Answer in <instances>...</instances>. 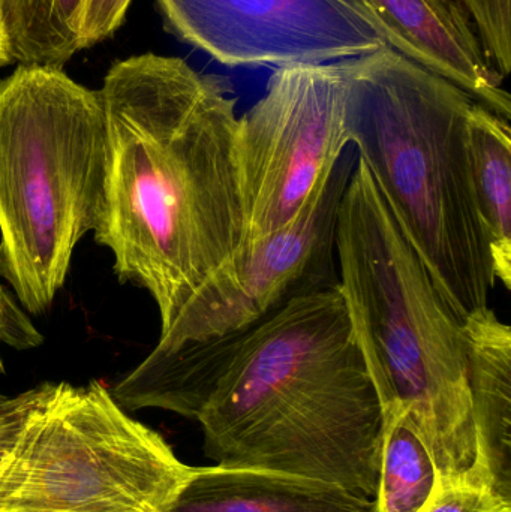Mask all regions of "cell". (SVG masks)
<instances>
[{
  "mask_svg": "<svg viewBox=\"0 0 511 512\" xmlns=\"http://www.w3.org/2000/svg\"><path fill=\"white\" fill-rule=\"evenodd\" d=\"M99 92L110 155L95 242L120 282L150 292L162 333L242 245L237 98L228 78L153 53L114 63Z\"/></svg>",
  "mask_w": 511,
  "mask_h": 512,
  "instance_id": "6da1fadb",
  "label": "cell"
},
{
  "mask_svg": "<svg viewBox=\"0 0 511 512\" xmlns=\"http://www.w3.org/2000/svg\"><path fill=\"white\" fill-rule=\"evenodd\" d=\"M216 465L377 498L383 406L339 283L246 331L198 417Z\"/></svg>",
  "mask_w": 511,
  "mask_h": 512,
  "instance_id": "7a4b0ae2",
  "label": "cell"
},
{
  "mask_svg": "<svg viewBox=\"0 0 511 512\" xmlns=\"http://www.w3.org/2000/svg\"><path fill=\"white\" fill-rule=\"evenodd\" d=\"M339 288L384 408L407 415L440 487L473 483L476 429L464 322L357 158L336 219Z\"/></svg>",
  "mask_w": 511,
  "mask_h": 512,
  "instance_id": "3957f363",
  "label": "cell"
},
{
  "mask_svg": "<svg viewBox=\"0 0 511 512\" xmlns=\"http://www.w3.org/2000/svg\"><path fill=\"white\" fill-rule=\"evenodd\" d=\"M342 62L350 146L464 322L489 306L497 283L471 176L476 101L389 47Z\"/></svg>",
  "mask_w": 511,
  "mask_h": 512,
  "instance_id": "277c9868",
  "label": "cell"
},
{
  "mask_svg": "<svg viewBox=\"0 0 511 512\" xmlns=\"http://www.w3.org/2000/svg\"><path fill=\"white\" fill-rule=\"evenodd\" d=\"M108 155L99 90L51 65L0 81L3 277L33 315L48 312L75 246L101 227Z\"/></svg>",
  "mask_w": 511,
  "mask_h": 512,
  "instance_id": "5b68a950",
  "label": "cell"
},
{
  "mask_svg": "<svg viewBox=\"0 0 511 512\" xmlns=\"http://www.w3.org/2000/svg\"><path fill=\"white\" fill-rule=\"evenodd\" d=\"M191 471L101 381L44 382L0 465V512H161Z\"/></svg>",
  "mask_w": 511,
  "mask_h": 512,
  "instance_id": "8992f818",
  "label": "cell"
},
{
  "mask_svg": "<svg viewBox=\"0 0 511 512\" xmlns=\"http://www.w3.org/2000/svg\"><path fill=\"white\" fill-rule=\"evenodd\" d=\"M348 147L344 62L276 68L263 98L237 120V254L290 224Z\"/></svg>",
  "mask_w": 511,
  "mask_h": 512,
  "instance_id": "52a82bcc",
  "label": "cell"
},
{
  "mask_svg": "<svg viewBox=\"0 0 511 512\" xmlns=\"http://www.w3.org/2000/svg\"><path fill=\"white\" fill-rule=\"evenodd\" d=\"M356 161L350 146L290 224L234 256L194 292L155 349L246 333L288 301L339 283L336 219Z\"/></svg>",
  "mask_w": 511,
  "mask_h": 512,
  "instance_id": "ba28073f",
  "label": "cell"
},
{
  "mask_svg": "<svg viewBox=\"0 0 511 512\" xmlns=\"http://www.w3.org/2000/svg\"><path fill=\"white\" fill-rule=\"evenodd\" d=\"M168 29L225 66L324 65L386 47L351 0H156Z\"/></svg>",
  "mask_w": 511,
  "mask_h": 512,
  "instance_id": "9c48e42d",
  "label": "cell"
},
{
  "mask_svg": "<svg viewBox=\"0 0 511 512\" xmlns=\"http://www.w3.org/2000/svg\"><path fill=\"white\" fill-rule=\"evenodd\" d=\"M386 47L511 120V99L459 0H351Z\"/></svg>",
  "mask_w": 511,
  "mask_h": 512,
  "instance_id": "30bf717a",
  "label": "cell"
},
{
  "mask_svg": "<svg viewBox=\"0 0 511 512\" xmlns=\"http://www.w3.org/2000/svg\"><path fill=\"white\" fill-rule=\"evenodd\" d=\"M476 429L473 481L511 502V328L483 307L464 319Z\"/></svg>",
  "mask_w": 511,
  "mask_h": 512,
  "instance_id": "8fae6325",
  "label": "cell"
},
{
  "mask_svg": "<svg viewBox=\"0 0 511 512\" xmlns=\"http://www.w3.org/2000/svg\"><path fill=\"white\" fill-rule=\"evenodd\" d=\"M161 512H377L338 484L260 469L194 468Z\"/></svg>",
  "mask_w": 511,
  "mask_h": 512,
  "instance_id": "7c38bea8",
  "label": "cell"
},
{
  "mask_svg": "<svg viewBox=\"0 0 511 512\" xmlns=\"http://www.w3.org/2000/svg\"><path fill=\"white\" fill-rule=\"evenodd\" d=\"M468 149L477 209L491 248L495 279L511 289V128L479 102L468 114Z\"/></svg>",
  "mask_w": 511,
  "mask_h": 512,
  "instance_id": "4fadbf2b",
  "label": "cell"
},
{
  "mask_svg": "<svg viewBox=\"0 0 511 512\" xmlns=\"http://www.w3.org/2000/svg\"><path fill=\"white\" fill-rule=\"evenodd\" d=\"M438 487L437 466L416 427L401 409H383L377 512H422Z\"/></svg>",
  "mask_w": 511,
  "mask_h": 512,
  "instance_id": "5bb4252c",
  "label": "cell"
},
{
  "mask_svg": "<svg viewBox=\"0 0 511 512\" xmlns=\"http://www.w3.org/2000/svg\"><path fill=\"white\" fill-rule=\"evenodd\" d=\"M84 0H0L12 63L62 68L80 51Z\"/></svg>",
  "mask_w": 511,
  "mask_h": 512,
  "instance_id": "9a60e30c",
  "label": "cell"
},
{
  "mask_svg": "<svg viewBox=\"0 0 511 512\" xmlns=\"http://www.w3.org/2000/svg\"><path fill=\"white\" fill-rule=\"evenodd\" d=\"M495 68L511 71V0H459Z\"/></svg>",
  "mask_w": 511,
  "mask_h": 512,
  "instance_id": "2e32d148",
  "label": "cell"
},
{
  "mask_svg": "<svg viewBox=\"0 0 511 512\" xmlns=\"http://www.w3.org/2000/svg\"><path fill=\"white\" fill-rule=\"evenodd\" d=\"M422 512H511V502L489 487L464 481L438 487Z\"/></svg>",
  "mask_w": 511,
  "mask_h": 512,
  "instance_id": "e0dca14e",
  "label": "cell"
},
{
  "mask_svg": "<svg viewBox=\"0 0 511 512\" xmlns=\"http://www.w3.org/2000/svg\"><path fill=\"white\" fill-rule=\"evenodd\" d=\"M3 276V258L0 252V277ZM0 342L17 351H29L44 343V336L30 321L23 309L18 306L11 292L0 282ZM0 373H5L0 357Z\"/></svg>",
  "mask_w": 511,
  "mask_h": 512,
  "instance_id": "ac0fdd59",
  "label": "cell"
},
{
  "mask_svg": "<svg viewBox=\"0 0 511 512\" xmlns=\"http://www.w3.org/2000/svg\"><path fill=\"white\" fill-rule=\"evenodd\" d=\"M132 0H84L80 20V50L110 38L125 21Z\"/></svg>",
  "mask_w": 511,
  "mask_h": 512,
  "instance_id": "d6986e66",
  "label": "cell"
},
{
  "mask_svg": "<svg viewBox=\"0 0 511 512\" xmlns=\"http://www.w3.org/2000/svg\"><path fill=\"white\" fill-rule=\"evenodd\" d=\"M38 394L39 385L14 397L0 394V465L14 447Z\"/></svg>",
  "mask_w": 511,
  "mask_h": 512,
  "instance_id": "ffe728a7",
  "label": "cell"
},
{
  "mask_svg": "<svg viewBox=\"0 0 511 512\" xmlns=\"http://www.w3.org/2000/svg\"><path fill=\"white\" fill-rule=\"evenodd\" d=\"M12 57L9 53L8 36H6L5 27H3L2 18H0V68L11 65Z\"/></svg>",
  "mask_w": 511,
  "mask_h": 512,
  "instance_id": "44dd1931",
  "label": "cell"
}]
</instances>
